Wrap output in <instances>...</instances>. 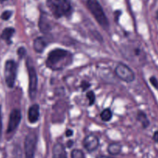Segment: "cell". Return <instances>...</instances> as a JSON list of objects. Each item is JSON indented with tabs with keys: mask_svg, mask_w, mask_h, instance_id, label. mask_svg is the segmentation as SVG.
I'll return each instance as SVG.
<instances>
[{
	"mask_svg": "<svg viewBox=\"0 0 158 158\" xmlns=\"http://www.w3.org/2000/svg\"><path fill=\"white\" fill-rule=\"evenodd\" d=\"M73 62V54L64 49L57 48L48 53L46 60V67L57 71L70 66Z\"/></svg>",
	"mask_w": 158,
	"mask_h": 158,
	"instance_id": "1",
	"label": "cell"
},
{
	"mask_svg": "<svg viewBox=\"0 0 158 158\" xmlns=\"http://www.w3.org/2000/svg\"><path fill=\"white\" fill-rule=\"evenodd\" d=\"M47 5L57 19L70 16L72 13V7L69 0H48Z\"/></svg>",
	"mask_w": 158,
	"mask_h": 158,
	"instance_id": "2",
	"label": "cell"
},
{
	"mask_svg": "<svg viewBox=\"0 0 158 158\" xmlns=\"http://www.w3.org/2000/svg\"><path fill=\"white\" fill-rule=\"evenodd\" d=\"M86 6L99 24L102 27L108 28L109 26L108 19L100 3L97 0H87Z\"/></svg>",
	"mask_w": 158,
	"mask_h": 158,
	"instance_id": "3",
	"label": "cell"
},
{
	"mask_svg": "<svg viewBox=\"0 0 158 158\" xmlns=\"http://www.w3.org/2000/svg\"><path fill=\"white\" fill-rule=\"evenodd\" d=\"M122 54L125 58L131 62L137 61L139 63L145 61L146 54L142 48L136 46H126L122 48Z\"/></svg>",
	"mask_w": 158,
	"mask_h": 158,
	"instance_id": "4",
	"label": "cell"
},
{
	"mask_svg": "<svg viewBox=\"0 0 158 158\" xmlns=\"http://www.w3.org/2000/svg\"><path fill=\"white\" fill-rule=\"evenodd\" d=\"M28 75H29V97L32 100L36 98L37 91V84H38V78L37 73L33 65L32 64L31 59L28 58L26 61Z\"/></svg>",
	"mask_w": 158,
	"mask_h": 158,
	"instance_id": "5",
	"label": "cell"
},
{
	"mask_svg": "<svg viewBox=\"0 0 158 158\" xmlns=\"http://www.w3.org/2000/svg\"><path fill=\"white\" fill-rule=\"evenodd\" d=\"M17 73V64L14 60H9L5 63L4 77L8 87L12 88L15 85Z\"/></svg>",
	"mask_w": 158,
	"mask_h": 158,
	"instance_id": "6",
	"label": "cell"
},
{
	"mask_svg": "<svg viewBox=\"0 0 158 158\" xmlns=\"http://www.w3.org/2000/svg\"><path fill=\"white\" fill-rule=\"evenodd\" d=\"M115 74L118 78L126 83H131L135 80L134 72L125 63H118L115 69Z\"/></svg>",
	"mask_w": 158,
	"mask_h": 158,
	"instance_id": "7",
	"label": "cell"
},
{
	"mask_svg": "<svg viewBox=\"0 0 158 158\" xmlns=\"http://www.w3.org/2000/svg\"><path fill=\"white\" fill-rule=\"evenodd\" d=\"M37 143V136L35 133L32 132L27 134L24 140L25 157L34 158Z\"/></svg>",
	"mask_w": 158,
	"mask_h": 158,
	"instance_id": "8",
	"label": "cell"
},
{
	"mask_svg": "<svg viewBox=\"0 0 158 158\" xmlns=\"http://www.w3.org/2000/svg\"><path fill=\"white\" fill-rule=\"evenodd\" d=\"M21 118L22 114L20 110H12L9 115V123H8L7 127V134H11L17 129L20 121H21Z\"/></svg>",
	"mask_w": 158,
	"mask_h": 158,
	"instance_id": "9",
	"label": "cell"
},
{
	"mask_svg": "<svg viewBox=\"0 0 158 158\" xmlns=\"http://www.w3.org/2000/svg\"><path fill=\"white\" fill-rule=\"evenodd\" d=\"M99 146V140L94 134H89L83 140V147L88 152L96 151Z\"/></svg>",
	"mask_w": 158,
	"mask_h": 158,
	"instance_id": "10",
	"label": "cell"
},
{
	"mask_svg": "<svg viewBox=\"0 0 158 158\" xmlns=\"http://www.w3.org/2000/svg\"><path fill=\"white\" fill-rule=\"evenodd\" d=\"M49 40L46 36H39L33 42V49L38 53H42L49 44Z\"/></svg>",
	"mask_w": 158,
	"mask_h": 158,
	"instance_id": "11",
	"label": "cell"
},
{
	"mask_svg": "<svg viewBox=\"0 0 158 158\" xmlns=\"http://www.w3.org/2000/svg\"><path fill=\"white\" fill-rule=\"evenodd\" d=\"M40 117V106L37 103L33 104L28 110V120L30 123H35Z\"/></svg>",
	"mask_w": 158,
	"mask_h": 158,
	"instance_id": "12",
	"label": "cell"
},
{
	"mask_svg": "<svg viewBox=\"0 0 158 158\" xmlns=\"http://www.w3.org/2000/svg\"><path fill=\"white\" fill-rule=\"evenodd\" d=\"M39 28L40 32L43 33H47L51 29V25L49 19L45 13H41L39 20Z\"/></svg>",
	"mask_w": 158,
	"mask_h": 158,
	"instance_id": "13",
	"label": "cell"
},
{
	"mask_svg": "<svg viewBox=\"0 0 158 158\" xmlns=\"http://www.w3.org/2000/svg\"><path fill=\"white\" fill-rule=\"evenodd\" d=\"M53 157L54 158H67L66 151L64 145L60 143H57L53 148Z\"/></svg>",
	"mask_w": 158,
	"mask_h": 158,
	"instance_id": "14",
	"label": "cell"
},
{
	"mask_svg": "<svg viewBox=\"0 0 158 158\" xmlns=\"http://www.w3.org/2000/svg\"><path fill=\"white\" fill-rule=\"evenodd\" d=\"M14 33H15V29H13V28L12 27L6 28V29L2 31V32L1 39L5 40L8 44H10V43H12V42H11V38H12Z\"/></svg>",
	"mask_w": 158,
	"mask_h": 158,
	"instance_id": "15",
	"label": "cell"
},
{
	"mask_svg": "<svg viewBox=\"0 0 158 158\" xmlns=\"http://www.w3.org/2000/svg\"><path fill=\"white\" fill-rule=\"evenodd\" d=\"M136 119H137L138 121L140 122L141 125H142L143 129H146V128H147L150 126V120H149L147 114H146L143 111H138L137 115H136Z\"/></svg>",
	"mask_w": 158,
	"mask_h": 158,
	"instance_id": "16",
	"label": "cell"
},
{
	"mask_svg": "<svg viewBox=\"0 0 158 158\" xmlns=\"http://www.w3.org/2000/svg\"><path fill=\"white\" fill-rule=\"evenodd\" d=\"M107 151L109 154L112 156L118 155L122 151V145L119 143H112L108 145Z\"/></svg>",
	"mask_w": 158,
	"mask_h": 158,
	"instance_id": "17",
	"label": "cell"
},
{
	"mask_svg": "<svg viewBox=\"0 0 158 158\" xmlns=\"http://www.w3.org/2000/svg\"><path fill=\"white\" fill-rule=\"evenodd\" d=\"M101 119L103 120L104 122H108L112 120V112L110 108H106L102 110V112L100 114Z\"/></svg>",
	"mask_w": 158,
	"mask_h": 158,
	"instance_id": "18",
	"label": "cell"
},
{
	"mask_svg": "<svg viewBox=\"0 0 158 158\" xmlns=\"http://www.w3.org/2000/svg\"><path fill=\"white\" fill-rule=\"evenodd\" d=\"M71 158H85L83 151L78 149H74L71 151Z\"/></svg>",
	"mask_w": 158,
	"mask_h": 158,
	"instance_id": "19",
	"label": "cell"
},
{
	"mask_svg": "<svg viewBox=\"0 0 158 158\" xmlns=\"http://www.w3.org/2000/svg\"><path fill=\"white\" fill-rule=\"evenodd\" d=\"M86 97L88 98V101H89V104L88 105L91 106V105L94 104V101H95V94H94V93L92 90L88 91L86 94Z\"/></svg>",
	"mask_w": 158,
	"mask_h": 158,
	"instance_id": "20",
	"label": "cell"
},
{
	"mask_svg": "<svg viewBox=\"0 0 158 158\" xmlns=\"http://www.w3.org/2000/svg\"><path fill=\"white\" fill-rule=\"evenodd\" d=\"M12 12L10 10H6L5 12H2V14L1 15L2 19L3 20H9L10 19V17L12 16Z\"/></svg>",
	"mask_w": 158,
	"mask_h": 158,
	"instance_id": "21",
	"label": "cell"
},
{
	"mask_svg": "<svg viewBox=\"0 0 158 158\" xmlns=\"http://www.w3.org/2000/svg\"><path fill=\"white\" fill-rule=\"evenodd\" d=\"M90 86H91V83H90L89 82L86 81V80H83L80 84V87L81 88L83 92L86 91L88 88H90Z\"/></svg>",
	"mask_w": 158,
	"mask_h": 158,
	"instance_id": "22",
	"label": "cell"
},
{
	"mask_svg": "<svg viewBox=\"0 0 158 158\" xmlns=\"http://www.w3.org/2000/svg\"><path fill=\"white\" fill-rule=\"evenodd\" d=\"M17 54H18L20 59L23 58V57L25 56V55L26 54V49H25L24 47H23V46H21V47L19 48L18 50H17Z\"/></svg>",
	"mask_w": 158,
	"mask_h": 158,
	"instance_id": "23",
	"label": "cell"
},
{
	"mask_svg": "<svg viewBox=\"0 0 158 158\" xmlns=\"http://www.w3.org/2000/svg\"><path fill=\"white\" fill-rule=\"evenodd\" d=\"M150 83H151L152 86H153V87L155 88V89H156V90H158V80L155 77H151L150 78Z\"/></svg>",
	"mask_w": 158,
	"mask_h": 158,
	"instance_id": "24",
	"label": "cell"
},
{
	"mask_svg": "<svg viewBox=\"0 0 158 158\" xmlns=\"http://www.w3.org/2000/svg\"><path fill=\"white\" fill-rule=\"evenodd\" d=\"M72 135H73V131H71V130L70 129L67 130L66 132H65V136H66L67 137H70Z\"/></svg>",
	"mask_w": 158,
	"mask_h": 158,
	"instance_id": "25",
	"label": "cell"
},
{
	"mask_svg": "<svg viewBox=\"0 0 158 158\" xmlns=\"http://www.w3.org/2000/svg\"><path fill=\"white\" fill-rule=\"evenodd\" d=\"M153 139L156 143H158V131H155L153 135Z\"/></svg>",
	"mask_w": 158,
	"mask_h": 158,
	"instance_id": "26",
	"label": "cell"
},
{
	"mask_svg": "<svg viewBox=\"0 0 158 158\" xmlns=\"http://www.w3.org/2000/svg\"><path fill=\"white\" fill-rule=\"evenodd\" d=\"M121 13H122V12H121V11H119V10L116 11V12H115V17H116V21H118V20H119V16H120Z\"/></svg>",
	"mask_w": 158,
	"mask_h": 158,
	"instance_id": "27",
	"label": "cell"
},
{
	"mask_svg": "<svg viewBox=\"0 0 158 158\" xmlns=\"http://www.w3.org/2000/svg\"><path fill=\"white\" fill-rule=\"evenodd\" d=\"M73 144H74V141H73V140H70L67 142V147H68V148H71V147L73 146Z\"/></svg>",
	"mask_w": 158,
	"mask_h": 158,
	"instance_id": "28",
	"label": "cell"
},
{
	"mask_svg": "<svg viewBox=\"0 0 158 158\" xmlns=\"http://www.w3.org/2000/svg\"><path fill=\"white\" fill-rule=\"evenodd\" d=\"M2 113H1V106H0V134L2 132Z\"/></svg>",
	"mask_w": 158,
	"mask_h": 158,
	"instance_id": "29",
	"label": "cell"
},
{
	"mask_svg": "<svg viewBox=\"0 0 158 158\" xmlns=\"http://www.w3.org/2000/svg\"><path fill=\"white\" fill-rule=\"evenodd\" d=\"M96 158H116V157H108V156H105V155H99Z\"/></svg>",
	"mask_w": 158,
	"mask_h": 158,
	"instance_id": "30",
	"label": "cell"
},
{
	"mask_svg": "<svg viewBox=\"0 0 158 158\" xmlns=\"http://www.w3.org/2000/svg\"><path fill=\"white\" fill-rule=\"evenodd\" d=\"M156 19H157V21H158V11H157V12H156Z\"/></svg>",
	"mask_w": 158,
	"mask_h": 158,
	"instance_id": "31",
	"label": "cell"
},
{
	"mask_svg": "<svg viewBox=\"0 0 158 158\" xmlns=\"http://www.w3.org/2000/svg\"><path fill=\"white\" fill-rule=\"evenodd\" d=\"M5 1H6V0H0V2H5Z\"/></svg>",
	"mask_w": 158,
	"mask_h": 158,
	"instance_id": "32",
	"label": "cell"
}]
</instances>
